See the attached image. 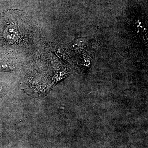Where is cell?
I'll return each mask as SVG.
<instances>
[{"mask_svg":"<svg viewBox=\"0 0 148 148\" xmlns=\"http://www.w3.org/2000/svg\"><path fill=\"white\" fill-rule=\"evenodd\" d=\"M15 69L14 65L9 62H3L0 63V71L11 72L14 71Z\"/></svg>","mask_w":148,"mask_h":148,"instance_id":"obj_1","label":"cell"},{"mask_svg":"<svg viewBox=\"0 0 148 148\" xmlns=\"http://www.w3.org/2000/svg\"><path fill=\"white\" fill-rule=\"evenodd\" d=\"M7 92L5 89H3L2 86L0 85V95H5Z\"/></svg>","mask_w":148,"mask_h":148,"instance_id":"obj_2","label":"cell"}]
</instances>
